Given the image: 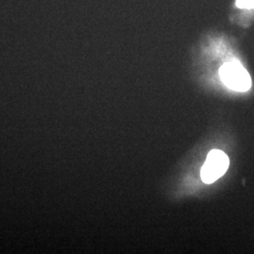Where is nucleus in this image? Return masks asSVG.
<instances>
[{
  "label": "nucleus",
  "instance_id": "1",
  "mask_svg": "<svg viewBox=\"0 0 254 254\" xmlns=\"http://www.w3.org/2000/svg\"><path fill=\"white\" fill-rule=\"evenodd\" d=\"M219 76L223 84L233 91H247L252 87L250 73L236 60L223 64L219 69Z\"/></svg>",
  "mask_w": 254,
  "mask_h": 254
},
{
  "label": "nucleus",
  "instance_id": "2",
  "mask_svg": "<svg viewBox=\"0 0 254 254\" xmlns=\"http://www.w3.org/2000/svg\"><path fill=\"white\" fill-rule=\"evenodd\" d=\"M230 160L225 153L219 150L211 151L200 171L201 180L206 184L217 181L227 172Z\"/></svg>",
  "mask_w": 254,
  "mask_h": 254
},
{
  "label": "nucleus",
  "instance_id": "3",
  "mask_svg": "<svg viewBox=\"0 0 254 254\" xmlns=\"http://www.w3.org/2000/svg\"><path fill=\"white\" fill-rule=\"evenodd\" d=\"M236 6L238 9H254V0H236Z\"/></svg>",
  "mask_w": 254,
  "mask_h": 254
}]
</instances>
